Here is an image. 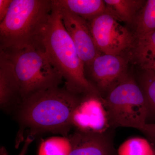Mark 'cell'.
I'll list each match as a JSON object with an SVG mask.
<instances>
[{
    "mask_svg": "<svg viewBox=\"0 0 155 155\" xmlns=\"http://www.w3.org/2000/svg\"><path fill=\"white\" fill-rule=\"evenodd\" d=\"M145 69H152V70H154V71H155V63H153V64H152L151 65H150V66H149L148 67H147V68Z\"/></svg>",
    "mask_w": 155,
    "mask_h": 155,
    "instance_id": "cell-22",
    "label": "cell"
},
{
    "mask_svg": "<svg viewBox=\"0 0 155 155\" xmlns=\"http://www.w3.org/2000/svg\"><path fill=\"white\" fill-rule=\"evenodd\" d=\"M22 102L19 83L13 66L0 53V106L6 109Z\"/></svg>",
    "mask_w": 155,
    "mask_h": 155,
    "instance_id": "cell-11",
    "label": "cell"
},
{
    "mask_svg": "<svg viewBox=\"0 0 155 155\" xmlns=\"http://www.w3.org/2000/svg\"><path fill=\"white\" fill-rule=\"evenodd\" d=\"M136 60L145 69L155 62V31L136 40L133 49Z\"/></svg>",
    "mask_w": 155,
    "mask_h": 155,
    "instance_id": "cell-15",
    "label": "cell"
},
{
    "mask_svg": "<svg viewBox=\"0 0 155 155\" xmlns=\"http://www.w3.org/2000/svg\"><path fill=\"white\" fill-rule=\"evenodd\" d=\"M140 86L142 90L149 110V117L155 118V71L143 69L140 78Z\"/></svg>",
    "mask_w": 155,
    "mask_h": 155,
    "instance_id": "cell-18",
    "label": "cell"
},
{
    "mask_svg": "<svg viewBox=\"0 0 155 155\" xmlns=\"http://www.w3.org/2000/svg\"><path fill=\"white\" fill-rule=\"evenodd\" d=\"M84 95L58 86L38 92L25 99L18 107L17 118L20 127L18 142L26 130L27 136L34 138L49 132L68 137L73 127L72 114Z\"/></svg>",
    "mask_w": 155,
    "mask_h": 155,
    "instance_id": "cell-1",
    "label": "cell"
},
{
    "mask_svg": "<svg viewBox=\"0 0 155 155\" xmlns=\"http://www.w3.org/2000/svg\"><path fill=\"white\" fill-rule=\"evenodd\" d=\"M113 130L96 133L75 130L68 136L72 145L70 155H118Z\"/></svg>",
    "mask_w": 155,
    "mask_h": 155,
    "instance_id": "cell-10",
    "label": "cell"
},
{
    "mask_svg": "<svg viewBox=\"0 0 155 155\" xmlns=\"http://www.w3.org/2000/svg\"><path fill=\"white\" fill-rule=\"evenodd\" d=\"M120 22L106 10L89 22L94 41L101 54L122 55L134 48V33Z\"/></svg>",
    "mask_w": 155,
    "mask_h": 155,
    "instance_id": "cell-6",
    "label": "cell"
},
{
    "mask_svg": "<svg viewBox=\"0 0 155 155\" xmlns=\"http://www.w3.org/2000/svg\"><path fill=\"white\" fill-rule=\"evenodd\" d=\"M139 130L146 136L151 143H155V123H147Z\"/></svg>",
    "mask_w": 155,
    "mask_h": 155,
    "instance_id": "cell-19",
    "label": "cell"
},
{
    "mask_svg": "<svg viewBox=\"0 0 155 155\" xmlns=\"http://www.w3.org/2000/svg\"><path fill=\"white\" fill-rule=\"evenodd\" d=\"M72 127L84 132L104 133L113 130L101 97L84 96L72 114Z\"/></svg>",
    "mask_w": 155,
    "mask_h": 155,
    "instance_id": "cell-8",
    "label": "cell"
},
{
    "mask_svg": "<svg viewBox=\"0 0 155 155\" xmlns=\"http://www.w3.org/2000/svg\"><path fill=\"white\" fill-rule=\"evenodd\" d=\"M111 127H132L139 130L147 122L149 110L142 90L127 74L103 98Z\"/></svg>",
    "mask_w": 155,
    "mask_h": 155,
    "instance_id": "cell-5",
    "label": "cell"
},
{
    "mask_svg": "<svg viewBox=\"0 0 155 155\" xmlns=\"http://www.w3.org/2000/svg\"><path fill=\"white\" fill-rule=\"evenodd\" d=\"M54 2L59 8L63 24L74 42L85 69L95 58L101 54L94 41L89 23L85 19L59 6L54 0Z\"/></svg>",
    "mask_w": 155,
    "mask_h": 155,
    "instance_id": "cell-9",
    "label": "cell"
},
{
    "mask_svg": "<svg viewBox=\"0 0 155 155\" xmlns=\"http://www.w3.org/2000/svg\"><path fill=\"white\" fill-rule=\"evenodd\" d=\"M53 8L50 0H13L0 22V51L43 46Z\"/></svg>",
    "mask_w": 155,
    "mask_h": 155,
    "instance_id": "cell-3",
    "label": "cell"
},
{
    "mask_svg": "<svg viewBox=\"0 0 155 155\" xmlns=\"http://www.w3.org/2000/svg\"><path fill=\"white\" fill-rule=\"evenodd\" d=\"M13 0H0V22L2 21L8 12Z\"/></svg>",
    "mask_w": 155,
    "mask_h": 155,
    "instance_id": "cell-20",
    "label": "cell"
},
{
    "mask_svg": "<svg viewBox=\"0 0 155 155\" xmlns=\"http://www.w3.org/2000/svg\"><path fill=\"white\" fill-rule=\"evenodd\" d=\"M0 53L13 66L22 102L38 92L60 86L64 80L50 61L43 46L1 50Z\"/></svg>",
    "mask_w": 155,
    "mask_h": 155,
    "instance_id": "cell-4",
    "label": "cell"
},
{
    "mask_svg": "<svg viewBox=\"0 0 155 155\" xmlns=\"http://www.w3.org/2000/svg\"><path fill=\"white\" fill-rule=\"evenodd\" d=\"M118 155H155L150 142L143 137H135L126 140L117 150Z\"/></svg>",
    "mask_w": 155,
    "mask_h": 155,
    "instance_id": "cell-17",
    "label": "cell"
},
{
    "mask_svg": "<svg viewBox=\"0 0 155 155\" xmlns=\"http://www.w3.org/2000/svg\"><path fill=\"white\" fill-rule=\"evenodd\" d=\"M136 40L155 31V0L146 1L134 23Z\"/></svg>",
    "mask_w": 155,
    "mask_h": 155,
    "instance_id": "cell-14",
    "label": "cell"
},
{
    "mask_svg": "<svg viewBox=\"0 0 155 155\" xmlns=\"http://www.w3.org/2000/svg\"><path fill=\"white\" fill-rule=\"evenodd\" d=\"M152 144L153 145V147L154 150V151L155 153V143H152Z\"/></svg>",
    "mask_w": 155,
    "mask_h": 155,
    "instance_id": "cell-23",
    "label": "cell"
},
{
    "mask_svg": "<svg viewBox=\"0 0 155 155\" xmlns=\"http://www.w3.org/2000/svg\"><path fill=\"white\" fill-rule=\"evenodd\" d=\"M59 6L90 22L107 10L102 0H54Z\"/></svg>",
    "mask_w": 155,
    "mask_h": 155,
    "instance_id": "cell-12",
    "label": "cell"
},
{
    "mask_svg": "<svg viewBox=\"0 0 155 155\" xmlns=\"http://www.w3.org/2000/svg\"><path fill=\"white\" fill-rule=\"evenodd\" d=\"M34 138L31 137L27 136L24 141V145H23V147L22 148L21 151L18 155H25L27 153V150L28 147L30 145L31 143L33 141Z\"/></svg>",
    "mask_w": 155,
    "mask_h": 155,
    "instance_id": "cell-21",
    "label": "cell"
},
{
    "mask_svg": "<svg viewBox=\"0 0 155 155\" xmlns=\"http://www.w3.org/2000/svg\"><path fill=\"white\" fill-rule=\"evenodd\" d=\"M126 61L122 55L100 54L85 68L87 79L102 98L128 74Z\"/></svg>",
    "mask_w": 155,
    "mask_h": 155,
    "instance_id": "cell-7",
    "label": "cell"
},
{
    "mask_svg": "<svg viewBox=\"0 0 155 155\" xmlns=\"http://www.w3.org/2000/svg\"><path fill=\"white\" fill-rule=\"evenodd\" d=\"M72 145L68 137L54 136L41 142L38 155H70Z\"/></svg>",
    "mask_w": 155,
    "mask_h": 155,
    "instance_id": "cell-16",
    "label": "cell"
},
{
    "mask_svg": "<svg viewBox=\"0 0 155 155\" xmlns=\"http://www.w3.org/2000/svg\"><path fill=\"white\" fill-rule=\"evenodd\" d=\"M107 10L120 22L134 24L146 1L140 0H104Z\"/></svg>",
    "mask_w": 155,
    "mask_h": 155,
    "instance_id": "cell-13",
    "label": "cell"
},
{
    "mask_svg": "<svg viewBox=\"0 0 155 155\" xmlns=\"http://www.w3.org/2000/svg\"><path fill=\"white\" fill-rule=\"evenodd\" d=\"M53 2L52 11L42 40L45 51L65 80L67 89L78 94L102 97L87 78L84 64L64 27L59 8Z\"/></svg>",
    "mask_w": 155,
    "mask_h": 155,
    "instance_id": "cell-2",
    "label": "cell"
}]
</instances>
